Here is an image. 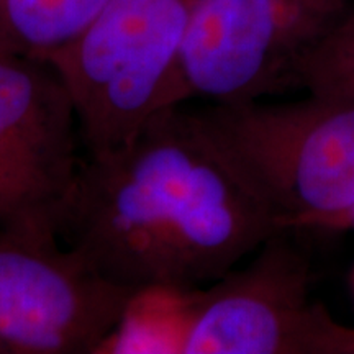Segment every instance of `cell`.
Returning <instances> with one entry per match:
<instances>
[{"mask_svg": "<svg viewBox=\"0 0 354 354\" xmlns=\"http://www.w3.org/2000/svg\"><path fill=\"white\" fill-rule=\"evenodd\" d=\"M300 88L354 95V2L333 33L305 63Z\"/></svg>", "mask_w": 354, "mask_h": 354, "instance_id": "9", "label": "cell"}, {"mask_svg": "<svg viewBox=\"0 0 354 354\" xmlns=\"http://www.w3.org/2000/svg\"><path fill=\"white\" fill-rule=\"evenodd\" d=\"M339 233L354 232V205L336 214L312 220L300 230V233Z\"/></svg>", "mask_w": 354, "mask_h": 354, "instance_id": "10", "label": "cell"}, {"mask_svg": "<svg viewBox=\"0 0 354 354\" xmlns=\"http://www.w3.org/2000/svg\"><path fill=\"white\" fill-rule=\"evenodd\" d=\"M196 112L279 230L300 232L354 205V95L308 92L297 102L256 100Z\"/></svg>", "mask_w": 354, "mask_h": 354, "instance_id": "3", "label": "cell"}, {"mask_svg": "<svg viewBox=\"0 0 354 354\" xmlns=\"http://www.w3.org/2000/svg\"><path fill=\"white\" fill-rule=\"evenodd\" d=\"M277 230L196 110L176 105L84 161L59 240L135 294H184L218 281Z\"/></svg>", "mask_w": 354, "mask_h": 354, "instance_id": "1", "label": "cell"}, {"mask_svg": "<svg viewBox=\"0 0 354 354\" xmlns=\"http://www.w3.org/2000/svg\"><path fill=\"white\" fill-rule=\"evenodd\" d=\"M299 236L277 230L245 268L176 294L177 353L354 354V328L310 297L312 268Z\"/></svg>", "mask_w": 354, "mask_h": 354, "instance_id": "4", "label": "cell"}, {"mask_svg": "<svg viewBox=\"0 0 354 354\" xmlns=\"http://www.w3.org/2000/svg\"><path fill=\"white\" fill-rule=\"evenodd\" d=\"M197 0H110L50 63L76 109L87 158L125 146L180 105V56Z\"/></svg>", "mask_w": 354, "mask_h": 354, "instance_id": "2", "label": "cell"}, {"mask_svg": "<svg viewBox=\"0 0 354 354\" xmlns=\"http://www.w3.org/2000/svg\"><path fill=\"white\" fill-rule=\"evenodd\" d=\"M79 143L55 68L0 53V228L59 238L84 165Z\"/></svg>", "mask_w": 354, "mask_h": 354, "instance_id": "7", "label": "cell"}, {"mask_svg": "<svg viewBox=\"0 0 354 354\" xmlns=\"http://www.w3.org/2000/svg\"><path fill=\"white\" fill-rule=\"evenodd\" d=\"M353 287H354V274H353Z\"/></svg>", "mask_w": 354, "mask_h": 354, "instance_id": "11", "label": "cell"}, {"mask_svg": "<svg viewBox=\"0 0 354 354\" xmlns=\"http://www.w3.org/2000/svg\"><path fill=\"white\" fill-rule=\"evenodd\" d=\"M110 0H0V53L50 61Z\"/></svg>", "mask_w": 354, "mask_h": 354, "instance_id": "8", "label": "cell"}, {"mask_svg": "<svg viewBox=\"0 0 354 354\" xmlns=\"http://www.w3.org/2000/svg\"><path fill=\"white\" fill-rule=\"evenodd\" d=\"M354 0H197L179 73V102L261 100L300 87L304 66Z\"/></svg>", "mask_w": 354, "mask_h": 354, "instance_id": "5", "label": "cell"}, {"mask_svg": "<svg viewBox=\"0 0 354 354\" xmlns=\"http://www.w3.org/2000/svg\"><path fill=\"white\" fill-rule=\"evenodd\" d=\"M138 295L59 238L0 228V354L104 351Z\"/></svg>", "mask_w": 354, "mask_h": 354, "instance_id": "6", "label": "cell"}]
</instances>
